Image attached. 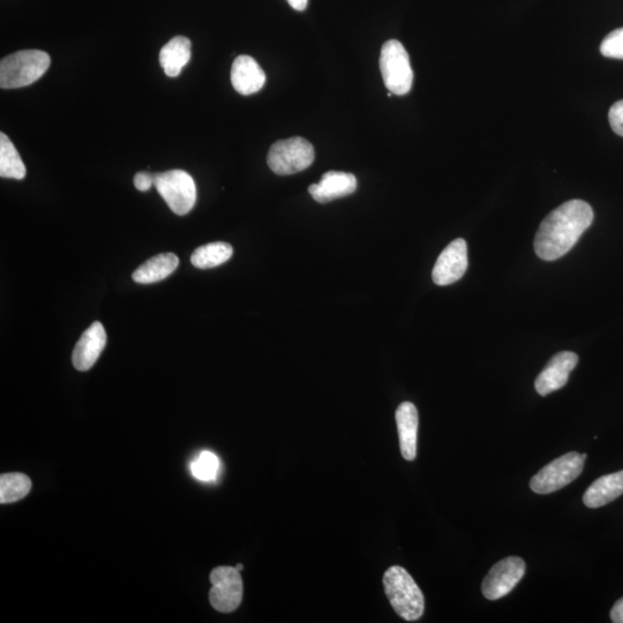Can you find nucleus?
Returning a JSON list of instances; mask_svg holds the SVG:
<instances>
[{
  "label": "nucleus",
  "mask_w": 623,
  "mask_h": 623,
  "mask_svg": "<svg viewBox=\"0 0 623 623\" xmlns=\"http://www.w3.org/2000/svg\"><path fill=\"white\" fill-rule=\"evenodd\" d=\"M609 119L613 131L623 137V100L612 105Z\"/></svg>",
  "instance_id": "nucleus-24"
},
{
  "label": "nucleus",
  "mask_w": 623,
  "mask_h": 623,
  "mask_svg": "<svg viewBox=\"0 0 623 623\" xmlns=\"http://www.w3.org/2000/svg\"><path fill=\"white\" fill-rule=\"evenodd\" d=\"M0 176L17 180L26 177L24 161L5 133L0 134Z\"/></svg>",
  "instance_id": "nucleus-19"
},
{
  "label": "nucleus",
  "mask_w": 623,
  "mask_h": 623,
  "mask_svg": "<svg viewBox=\"0 0 623 623\" xmlns=\"http://www.w3.org/2000/svg\"><path fill=\"white\" fill-rule=\"evenodd\" d=\"M600 52L607 58L623 59V28L615 29L605 37Z\"/></svg>",
  "instance_id": "nucleus-23"
},
{
  "label": "nucleus",
  "mask_w": 623,
  "mask_h": 623,
  "mask_svg": "<svg viewBox=\"0 0 623 623\" xmlns=\"http://www.w3.org/2000/svg\"><path fill=\"white\" fill-rule=\"evenodd\" d=\"M594 222V210L588 202L570 200L554 209L540 224L535 237V251L545 261L564 257Z\"/></svg>",
  "instance_id": "nucleus-1"
},
{
  "label": "nucleus",
  "mask_w": 623,
  "mask_h": 623,
  "mask_svg": "<svg viewBox=\"0 0 623 623\" xmlns=\"http://www.w3.org/2000/svg\"><path fill=\"white\" fill-rule=\"evenodd\" d=\"M51 64L50 56L41 50H24L5 57L0 63V87H27L43 77Z\"/></svg>",
  "instance_id": "nucleus-3"
},
{
  "label": "nucleus",
  "mask_w": 623,
  "mask_h": 623,
  "mask_svg": "<svg viewBox=\"0 0 623 623\" xmlns=\"http://www.w3.org/2000/svg\"><path fill=\"white\" fill-rule=\"evenodd\" d=\"M386 595L394 611L407 621L423 617L425 599L411 575L400 566L390 567L384 575Z\"/></svg>",
  "instance_id": "nucleus-2"
},
{
  "label": "nucleus",
  "mask_w": 623,
  "mask_h": 623,
  "mask_svg": "<svg viewBox=\"0 0 623 623\" xmlns=\"http://www.w3.org/2000/svg\"><path fill=\"white\" fill-rule=\"evenodd\" d=\"M221 462L219 456L213 452H201L190 465L191 474L200 482H214L219 476Z\"/></svg>",
  "instance_id": "nucleus-22"
},
{
  "label": "nucleus",
  "mask_w": 623,
  "mask_h": 623,
  "mask_svg": "<svg viewBox=\"0 0 623 623\" xmlns=\"http://www.w3.org/2000/svg\"><path fill=\"white\" fill-rule=\"evenodd\" d=\"M212 589L209 592L210 604L216 611L231 613L238 609L243 600L244 585L236 567H217L210 574Z\"/></svg>",
  "instance_id": "nucleus-8"
},
{
  "label": "nucleus",
  "mask_w": 623,
  "mask_h": 623,
  "mask_svg": "<svg viewBox=\"0 0 623 623\" xmlns=\"http://www.w3.org/2000/svg\"><path fill=\"white\" fill-rule=\"evenodd\" d=\"M380 71L390 93L403 96L410 92L414 84V71L408 51L401 42L389 40L382 45Z\"/></svg>",
  "instance_id": "nucleus-4"
},
{
  "label": "nucleus",
  "mask_w": 623,
  "mask_h": 623,
  "mask_svg": "<svg viewBox=\"0 0 623 623\" xmlns=\"http://www.w3.org/2000/svg\"><path fill=\"white\" fill-rule=\"evenodd\" d=\"M397 431L403 459L414 461L417 456V434L419 417L415 404L404 402L396 410Z\"/></svg>",
  "instance_id": "nucleus-15"
},
{
  "label": "nucleus",
  "mask_w": 623,
  "mask_h": 623,
  "mask_svg": "<svg viewBox=\"0 0 623 623\" xmlns=\"http://www.w3.org/2000/svg\"><path fill=\"white\" fill-rule=\"evenodd\" d=\"M623 494V470L595 480L583 495L584 505L596 509L609 505Z\"/></svg>",
  "instance_id": "nucleus-16"
},
{
  "label": "nucleus",
  "mask_w": 623,
  "mask_h": 623,
  "mask_svg": "<svg viewBox=\"0 0 623 623\" xmlns=\"http://www.w3.org/2000/svg\"><path fill=\"white\" fill-rule=\"evenodd\" d=\"M468 245L464 239H455L439 255L432 279L441 287L460 281L468 269Z\"/></svg>",
  "instance_id": "nucleus-10"
},
{
  "label": "nucleus",
  "mask_w": 623,
  "mask_h": 623,
  "mask_svg": "<svg viewBox=\"0 0 623 623\" xmlns=\"http://www.w3.org/2000/svg\"><path fill=\"white\" fill-rule=\"evenodd\" d=\"M134 185L140 192H147L154 186V175L149 172H138L134 177Z\"/></svg>",
  "instance_id": "nucleus-25"
},
{
  "label": "nucleus",
  "mask_w": 623,
  "mask_h": 623,
  "mask_svg": "<svg viewBox=\"0 0 623 623\" xmlns=\"http://www.w3.org/2000/svg\"><path fill=\"white\" fill-rule=\"evenodd\" d=\"M179 266V259L174 253L155 255L142 264L132 275L134 282L152 284L167 279Z\"/></svg>",
  "instance_id": "nucleus-17"
},
{
  "label": "nucleus",
  "mask_w": 623,
  "mask_h": 623,
  "mask_svg": "<svg viewBox=\"0 0 623 623\" xmlns=\"http://www.w3.org/2000/svg\"><path fill=\"white\" fill-rule=\"evenodd\" d=\"M587 457V454L570 452L547 464L532 477L531 490L538 494H550L564 489L581 476Z\"/></svg>",
  "instance_id": "nucleus-5"
},
{
  "label": "nucleus",
  "mask_w": 623,
  "mask_h": 623,
  "mask_svg": "<svg viewBox=\"0 0 623 623\" xmlns=\"http://www.w3.org/2000/svg\"><path fill=\"white\" fill-rule=\"evenodd\" d=\"M191 41L184 36H176L164 45L160 52V63L164 73L176 78L191 59Z\"/></svg>",
  "instance_id": "nucleus-18"
},
{
  "label": "nucleus",
  "mask_w": 623,
  "mask_h": 623,
  "mask_svg": "<svg viewBox=\"0 0 623 623\" xmlns=\"http://www.w3.org/2000/svg\"><path fill=\"white\" fill-rule=\"evenodd\" d=\"M236 569L239 570V572H242V570L244 569V566L242 564H238L236 566Z\"/></svg>",
  "instance_id": "nucleus-28"
},
{
  "label": "nucleus",
  "mask_w": 623,
  "mask_h": 623,
  "mask_svg": "<svg viewBox=\"0 0 623 623\" xmlns=\"http://www.w3.org/2000/svg\"><path fill=\"white\" fill-rule=\"evenodd\" d=\"M288 3L292 7V9L300 12L306 9L309 0H288Z\"/></svg>",
  "instance_id": "nucleus-27"
},
{
  "label": "nucleus",
  "mask_w": 623,
  "mask_h": 623,
  "mask_svg": "<svg viewBox=\"0 0 623 623\" xmlns=\"http://www.w3.org/2000/svg\"><path fill=\"white\" fill-rule=\"evenodd\" d=\"M154 186L176 215L189 214L197 202V186L186 171L170 170L155 174Z\"/></svg>",
  "instance_id": "nucleus-6"
},
{
  "label": "nucleus",
  "mask_w": 623,
  "mask_h": 623,
  "mask_svg": "<svg viewBox=\"0 0 623 623\" xmlns=\"http://www.w3.org/2000/svg\"><path fill=\"white\" fill-rule=\"evenodd\" d=\"M611 619L615 623H623V598L614 604L611 611Z\"/></svg>",
  "instance_id": "nucleus-26"
},
{
  "label": "nucleus",
  "mask_w": 623,
  "mask_h": 623,
  "mask_svg": "<svg viewBox=\"0 0 623 623\" xmlns=\"http://www.w3.org/2000/svg\"><path fill=\"white\" fill-rule=\"evenodd\" d=\"M314 161V148L303 138L280 140L270 147L267 162L276 175L298 174L310 167Z\"/></svg>",
  "instance_id": "nucleus-7"
},
{
  "label": "nucleus",
  "mask_w": 623,
  "mask_h": 623,
  "mask_svg": "<svg viewBox=\"0 0 623 623\" xmlns=\"http://www.w3.org/2000/svg\"><path fill=\"white\" fill-rule=\"evenodd\" d=\"M525 562L509 557L495 564L484 579L482 590L486 599L498 600L509 595L525 575Z\"/></svg>",
  "instance_id": "nucleus-9"
},
{
  "label": "nucleus",
  "mask_w": 623,
  "mask_h": 623,
  "mask_svg": "<svg viewBox=\"0 0 623 623\" xmlns=\"http://www.w3.org/2000/svg\"><path fill=\"white\" fill-rule=\"evenodd\" d=\"M357 186V178L354 175L341 171H328L318 184L309 187V192L315 201L328 204L330 201L355 193Z\"/></svg>",
  "instance_id": "nucleus-13"
},
{
  "label": "nucleus",
  "mask_w": 623,
  "mask_h": 623,
  "mask_svg": "<svg viewBox=\"0 0 623 623\" xmlns=\"http://www.w3.org/2000/svg\"><path fill=\"white\" fill-rule=\"evenodd\" d=\"M32 490V480L19 472L4 474L0 477V502L12 504L27 497Z\"/></svg>",
  "instance_id": "nucleus-21"
},
{
  "label": "nucleus",
  "mask_w": 623,
  "mask_h": 623,
  "mask_svg": "<svg viewBox=\"0 0 623 623\" xmlns=\"http://www.w3.org/2000/svg\"><path fill=\"white\" fill-rule=\"evenodd\" d=\"M579 364V356L574 352L564 351L552 357L549 364L538 375L535 382L537 393L542 396L549 395L555 390L567 385L569 375Z\"/></svg>",
  "instance_id": "nucleus-11"
},
{
  "label": "nucleus",
  "mask_w": 623,
  "mask_h": 623,
  "mask_svg": "<svg viewBox=\"0 0 623 623\" xmlns=\"http://www.w3.org/2000/svg\"><path fill=\"white\" fill-rule=\"evenodd\" d=\"M231 82L237 93L249 96L258 93L266 84V74L257 60L250 56H239L231 69Z\"/></svg>",
  "instance_id": "nucleus-14"
},
{
  "label": "nucleus",
  "mask_w": 623,
  "mask_h": 623,
  "mask_svg": "<svg viewBox=\"0 0 623 623\" xmlns=\"http://www.w3.org/2000/svg\"><path fill=\"white\" fill-rule=\"evenodd\" d=\"M107 345V333L100 321H95L85 333L73 350L72 362L78 371L85 372L95 365L102 351Z\"/></svg>",
  "instance_id": "nucleus-12"
},
{
  "label": "nucleus",
  "mask_w": 623,
  "mask_h": 623,
  "mask_svg": "<svg viewBox=\"0 0 623 623\" xmlns=\"http://www.w3.org/2000/svg\"><path fill=\"white\" fill-rule=\"evenodd\" d=\"M232 254H234V250H232L230 244L223 242L210 243L198 247L192 254L191 262L194 267L200 269L215 268L230 260Z\"/></svg>",
  "instance_id": "nucleus-20"
}]
</instances>
